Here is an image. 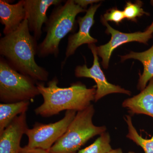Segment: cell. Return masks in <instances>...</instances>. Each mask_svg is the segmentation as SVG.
<instances>
[{
  "label": "cell",
  "mask_w": 153,
  "mask_h": 153,
  "mask_svg": "<svg viewBox=\"0 0 153 153\" xmlns=\"http://www.w3.org/2000/svg\"><path fill=\"white\" fill-rule=\"evenodd\" d=\"M25 0H21L15 4L7 1H0V22L4 26V36L13 33L20 27L25 19Z\"/></svg>",
  "instance_id": "12"
},
{
  "label": "cell",
  "mask_w": 153,
  "mask_h": 153,
  "mask_svg": "<svg viewBox=\"0 0 153 153\" xmlns=\"http://www.w3.org/2000/svg\"><path fill=\"white\" fill-rule=\"evenodd\" d=\"M125 118L128 128V133L127 135V137L142 148L145 153H153V136L150 139L143 138L138 133L137 130L134 127L131 117L127 115Z\"/></svg>",
  "instance_id": "16"
},
{
  "label": "cell",
  "mask_w": 153,
  "mask_h": 153,
  "mask_svg": "<svg viewBox=\"0 0 153 153\" xmlns=\"http://www.w3.org/2000/svg\"><path fill=\"white\" fill-rule=\"evenodd\" d=\"M142 6L141 1H137L134 4L131 2H127L123 11L125 18L128 20L135 21L138 17L142 16L145 14L149 15L143 10Z\"/></svg>",
  "instance_id": "18"
},
{
  "label": "cell",
  "mask_w": 153,
  "mask_h": 153,
  "mask_svg": "<svg viewBox=\"0 0 153 153\" xmlns=\"http://www.w3.org/2000/svg\"><path fill=\"white\" fill-rule=\"evenodd\" d=\"M88 46L93 55V65L90 68H88L86 64L76 66L74 73L76 77L90 78L95 81L97 89L94 101H97L103 97L110 94L122 93L131 95V93L130 91L126 90L118 85H113L108 81L100 68L96 46L94 44H89Z\"/></svg>",
  "instance_id": "7"
},
{
  "label": "cell",
  "mask_w": 153,
  "mask_h": 153,
  "mask_svg": "<svg viewBox=\"0 0 153 153\" xmlns=\"http://www.w3.org/2000/svg\"><path fill=\"white\" fill-rule=\"evenodd\" d=\"M58 79L55 76L45 86L44 82H36L44 102L35 109L37 115L48 117L58 114L63 111L83 110L95 100L96 89L88 88L81 82L71 84L69 87L58 86Z\"/></svg>",
  "instance_id": "2"
},
{
  "label": "cell",
  "mask_w": 153,
  "mask_h": 153,
  "mask_svg": "<svg viewBox=\"0 0 153 153\" xmlns=\"http://www.w3.org/2000/svg\"><path fill=\"white\" fill-rule=\"evenodd\" d=\"M85 12L86 10L76 4L73 0H68L63 4L55 6L45 25L46 35L38 45V57L43 58L52 55L57 57L60 41L74 31L76 16Z\"/></svg>",
  "instance_id": "3"
},
{
  "label": "cell",
  "mask_w": 153,
  "mask_h": 153,
  "mask_svg": "<svg viewBox=\"0 0 153 153\" xmlns=\"http://www.w3.org/2000/svg\"><path fill=\"white\" fill-rule=\"evenodd\" d=\"M128 153H135V152H129Z\"/></svg>",
  "instance_id": "24"
},
{
  "label": "cell",
  "mask_w": 153,
  "mask_h": 153,
  "mask_svg": "<svg viewBox=\"0 0 153 153\" xmlns=\"http://www.w3.org/2000/svg\"><path fill=\"white\" fill-rule=\"evenodd\" d=\"M146 32L150 34H152L153 35V22L152 23V25L149 26L146 30Z\"/></svg>",
  "instance_id": "22"
},
{
  "label": "cell",
  "mask_w": 153,
  "mask_h": 153,
  "mask_svg": "<svg viewBox=\"0 0 153 153\" xmlns=\"http://www.w3.org/2000/svg\"><path fill=\"white\" fill-rule=\"evenodd\" d=\"M36 81L15 70L4 57H0V100L3 103L30 101L40 94Z\"/></svg>",
  "instance_id": "5"
},
{
  "label": "cell",
  "mask_w": 153,
  "mask_h": 153,
  "mask_svg": "<svg viewBox=\"0 0 153 153\" xmlns=\"http://www.w3.org/2000/svg\"><path fill=\"white\" fill-rule=\"evenodd\" d=\"M108 153H123L122 150L121 149H112Z\"/></svg>",
  "instance_id": "23"
},
{
  "label": "cell",
  "mask_w": 153,
  "mask_h": 153,
  "mask_svg": "<svg viewBox=\"0 0 153 153\" xmlns=\"http://www.w3.org/2000/svg\"><path fill=\"white\" fill-rule=\"evenodd\" d=\"M101 18L107 22L111 21L118 24L125 19L123 11L117 9H112L107 12Z\"/></svg>",
  "instance_id": "19"
},
{
  "label": "cell",
  "mask_w": 153,
  "mask_h": 153,
  "mask_svg": "<svg viewBox=\"0 0 153 153\" xmlns=\"http://www.w3.org/2000/svg\"><path fill=\"white\" fill-rule=\"evenodd\" d=\"M74 110L66 111L62 119L48 124L36 122L33 128H27L25 134L28 138L27 146L49 151L66 132L76 114Z\"/></svg>",
  "instance_id": "6"
},
{
  "label": "cell",
  "mask_w": 153,
  "mask_h": 153,
  "mask_svg": "<svg viewBox=\"0 0 153 153\" xmlns=\"http://www.w3.org/2000/svg\"><path fill=\"white\" fill-rule=\"evenodd\" d=\"M37 41L30 33L27 20L25 19L16 31L0 39V54L18 72L36 81H47L49 72L36 60Z\"/></svg>",
  "instance_id": "1"
},
{
  "label": "cell",
  "mask_w": 153,
  "mask_h": 153,
  "mask_svg": "<svg viewBox=\"0 0 153 153\" xmlns=\"http://www.w3.org/2000/svg\"><path fill=\"white\" fill-rule=\"evenodd\" d=\"M30 101L0 104V134L12 122L18 115L26 113Z\"/></svg>",
  "instance_id": "15"
},
{
  "label": "cell",
  "mask_w": 153,
  "mask_h": 153,
  "mask_svg": "<svg viewBox=\"0 0 153 153\" xmlns=\"http://www.w3.org/2000/svg\"><path fill=\"white\" fill-rule=\"evenodd\" d=\"M28 128L26 112L15 118L0 134V153H19L21 140Z\"/></svg>",
  "instance_id": "11"
},
{
  "label": "cell",
  "mask_w": 153,
  "mask_h": 153,
  "mask_svg": "<svg viewBox=\"0 0 153 153\" xmlns=\"http://www.w3.org/2000/svg\"><path fill=\"white\" fill-rule=\"evenodd\" d=\"M122 106L132 114H143L153 118V77L140 93L125 100Z\"/></svg>",
  "instance_id": "13"
},
{
  "label": "cell",
  "mask_w": 153,
  "mask_h": 153,
  "mask_svg": "<svg viewBox=\"0 0 153 153\" xmlns=\"http://www.w3.org/2000/svg\"><path fill=\"white\" fill-rule=\"evenodd\" d=\"M101 22L106 27V33L111 35V39L108 43L96 47L97 55L101 57L102 64L105 68L108 67L111 56L116 48L122 44L134 41L147 44L153 37L152 34L146 33V31L132 33H122L111 27L107 22L102 18Z\"/></svg>",
  "instance_id": "8"
},
{
  "label": "cell",
  "mask_w": 153,
  "mask_h": 153,
  "mask_svg": "<svg viewBox=\"0 0 153 153\" xmlns=\"http://www.w3.org/2000/svg\"><path fill=\"white\" fill-rule=\"evenodd\" d=\"M109 134L104 132L100 134L95 141L90 146L78 151L76 153H108L112 149L110 145Z\"/></svg>",
  "instance_id": "17"
},
{
  "label": "cell",
  "mask_w": 153,
  "mask_h": 153,
  "mask_svg": "<svg viewBox=\"0 0 153 153\" xmlns=\"http://www.w3.org/2000/svg\"><path fill=\"white\" fill-rule=\"evenodd\" d=\"M95 110L91 104L76 112L66 132L50 148V153H76L79 148L93 137L105 132V126L94 124L92 118Z\"/></svg>",
  "instance_id": "4"
},
{
  "label": "cell",
  "mask_w": 153,
  "mask_h": 153,
  "mask_svg": "<svg viewBox=\"0 0 153 153\" xmlns=\"http://www.w3.org/2000/svg\"><path fill=\"white\" fill-rule=\"evenodd\" d=\"M61 0H25L26 17L30 32L37 41L42 35V27L48 18L47 12L51 6H56L62 4Z\"/></svg>",
  "instance_id": "10"
},
{
  "label": "cell",
  "mask_w": 153,
  "mask_h": 153,
  "mask_svg": "<svg viewBox=\"0 0 153 153\" xmlns=\"http://www.w3.org/2000/svg\"><path fill=\"white\" fill-rule=\"evenodd\" d=\"M129 59L139 60L143 64V72L140 75L137 85L138 89L142 91L146 87L148 82L153 77V44L150 49L144 52H131L127 55L121 56L122 61Z\"/></svg>",
  "instance_id": "14"
},
{
  "label": "cell",
  "mask_w": 153,
  "mask_h": 153,
  "mask_svg": "<svg viewBox=\"0 0 153 153\" xmlns=\"http://www.w3.org/2000/svg\"><path fill=\"white\" fill-rule=\"evenodd\" d=\"M74 2L76 4L80 6L82 8L85 9L88 5H93L94 3H96L100 1L97 0H75Z\"/></svg>",
  "instance_id": "21"
},
{
  "label": "cell",
  "mask_w": 153,
  "mask_h": 153,
  "mask_svg": "<svg viewBox=\"0 0 153 153\" xmlns=\"http://www.w3.org/2000/svg\"><path fill=\"white\" fill-rule=\"evenodd\" d=\"M19 153H50L49 151L38 149L30 148L27 146L21 148Z\"/></svg>",
  "instance_id": "20"
},
{
  "label": "cell",
  "mask_w": 153,
  "mask_h": 153,
  "mask_svg": "<svg viewBox=\"0 0 153 153\" xmlns=\"http://www.w3.org/2000/svg\"><path fill=\"white\" fill-rule=\"evenodd\" d=\"M100 6V4L91 5L86 10V14L84 16L77 18L79 30L77 33L68 37V44L65 52L66 57L63 63H65L67 58L74 55L77 48L81 45L94 44L97 42L96 39L91 36L90 31L94 24V17L96 12Z\"/></svg>",
  "instance_id": "9"
}]
</instances>
